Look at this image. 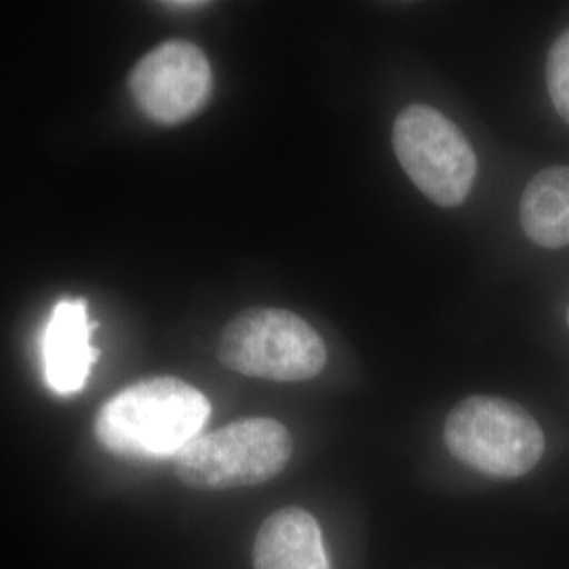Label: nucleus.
<instances>
[{
	"label": "nucleus",
	"mask_w": 569,
	"mask_h": 569,
	"mask_svg": "<svg viewBox=\"0 0 569 569\" xmlns=\"http://www.w3.org/2000/svg\"><path fill=\"white\" fill-rule=\"evenodd\" d=\"M209 413L211 406L199 388L178 378H148L98 411L96 437L124 458H176L201 435Z\"/></svg>",
	"instance_id": "nucleus-1"
},
{
	"label": "nucleus",
	"mask_w": 569,
	"mask_h": 569,
	"mask_svg": "<svg viewBox=\"0 0 569 569\" xmlns=\"http://www.w3.org/2000/svg\"><path fill=\"white\" fill-rule=\"evenodd\" d=\"M222 366L270 382H305L319 376L327 348L317 329L291 310L249 308L228 321L218 346Z\"/></svg>",
	"instance_id": "nucleus-2"
},
{
	"label": "nucleus",
	"mask_w": 569,
	"mask_h": 569,
	"mask_svg": "<svg viewBox=\"0 0 569 569\" xmlns=\"http://www.w3.org/2000/svg\"><path fill=\"white\" fill-rule=\"evenodd\" d=\"M451 456L489 477L528 475L545 453V432L528 409L502 397L475 395L449 411L443 428Z\"/></svg>",
	"instance_id": "nucleus-3"
},
{
	"label": "nucleus",
	"mask_w": 569,
	"mask_h": 569,
	"mask_svg": "<svg viewBox=\"0 0 569 569\" xmlns=\"http://www.w3.org/2000/svg\"><path fill=\"white\" fill-rule=\"evenodd\" d=\"M289 430L272 418H244L201 432L173 458L188 488L232 489L274 479L291 458Z\"/></svg>",
	"instance_id": "nucleus-4"
},
{
	"label": "nucleus",
	"mask_w": 569,
	"mask_h": 569,
	"mask_svg": "<svg viewBox=\"0 0 569 569\" xmlns=\"http://www.w3.org/2000/svg\"><path fill=\"white\" fill-rule=\"evenodd\" d=\"M392 148L407 178L439 207L467 201L477 178V154L456 122L432 106L413 103L392 124Z\"/></svg>",
	"instance_id": "nucleus-5"
},
{
	"label": "nucleus",
	"mask_w": 569,
	"mask_h": 569,
	"mask_svg": "<svg viewBox=\"0 0 569 569\" xmlns=\"http://www.w3.org/2000/svg\"><path fill=\"white\" fill-rule=\"evenodd\" d=\"M213 72L194 42L164 41L146 53L129 74L133 102L150 121L180 124L209 102Z\"/></svg>",
	"instance_id": "nucleus-6"
},
{
	"label": "nucleus",
	"mask_w": 569,
	"mask_h": 569,
	"mask_svg": "<svg viewBox=\"0 0 569 569\" xmlns=\"http://www.w3.org/2000/svg\"><path fill=\"white\" fill-rule=\"evenodd\" d=\"M96 323L87 317L82 298L60 300L44 329L42 359L47 387L58 395H74L87 385L89 371L98 359L91 345Z\"/></svg>",
	"instance_id": "nucleus-7"
},
{
	"label": "nucleus",
	"mask_w": 569,
	"mask_h": 569,
	"mask_svg": "<svg viewBox=\"0 0 569 569\" xmlns=\"http://www.w3.org/2000/svg\"><path fill=\"white\" fill-rule=\"evenodd\" d=\"M253 568L331 569L317 519L293 507L270 515L256 536Z\"/></svg>",
	"instance_id": "nucleus-8"
},
{
	"label": "nucleus",
	"mask_w": 569,
	"mask_h": 569,
	"mask_svg": "<svg viewBox=\"0 0 569 569\" xmlns=\"http://www.w3.org/2000/svg\"><path fill=\"white\" fill-rule=\"evenodd\" d=\"M521 228L547 249L569 247V164H555L529 180L521 204Z\"/></svg>",
	"instance_id": "nucleus-9"
},
{
	"label": "nucleus",
	"mask_w": 569,
	"mask_h": 569,
	"mask_svg": "<svg viewBox=\"0 0 569 569\" xmlns=\"http://www.w3.org/2000/svg\"><path fill=\"white\" fill-rule=\"evenodd\" d=\"M547 87L555 110L569 124V28L550 47Z\"/></svg>",
	"instance_id": "nucleus-10"
},
{
	"label": "nucleus",
	"mask_w": 569,
	"mask_h": 569,
	"mask_svg": "<svg viewBox=\"0 0 569 569\" xmlns=\"http://www.w3.org/2000/svg\"><path fill=\"white\" fill-rule=\"evenodd\" d=\"M161 7L169 11H192V9H203L207 2L203 0H183V2H161Z\"/></svg>",
	"instance_id": "nucleus-11"
},
{
	"label": "nucleus",
	"mask_w": 569,
	"mask_h": 569,
	"mask_svg": "<svg viewBox=\"0 0 569 569\" xmlns=\"http://www.w3.org/2000/svg\"><path fill=\"white\" fill-rule=\"evenodd\" d=\"M568 327H569V308H568Z\"/></svg>",
	"instance_id": "nucleus-12"
}]
</instances>
